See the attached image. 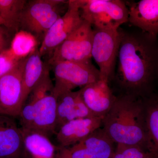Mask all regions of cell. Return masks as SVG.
Here are the masks:
<instances>
[{
  "label": "cell",
  "mask_w": 158,
  "mask_h": 158,
  "mask_svg": "<svg viewBox=\"0 0 158 158\" xmlns=\"http://www.w3.org/2000/svg\"><path fill=\"white\" fill-rule=\"evenodd\" d=\"M116 79L123 94L144 98L149 96L158 70V48L156 37L141 31H119Z\"/></svg>",
  "instance_id": "1"
},
{
  "label": "cell",
  "mask_w": 158,
  "mask_h": 158,
  "mask_svg": "<svg viewBox=\"0 0 158 158\" xmlns=\"http://www.w3.org/2000/svg\"><path fill=\"white\" fill-rule=\"evenodd\" d=\"M102 128L115 144L137 146L147 152L143 98L128 94L116 96L102 118Z\"/></svg>",
  "instance_id": "2"
},
{
  "label": "cell",
  "mask_w": 158,
  "mask_h": 158,
  "mask_svg": "<svg viewBox=\"0 0 158 158\" xmlns=\"http://www.w3.org/2000/svg\"><path fill=\"white\" fill-rule=\"evenodd\" d=\"M53 90L54 84L48 71L30 94L19 116L23 124L30 125L33 123L30 130L48 137L56 132L58 98Z\"/></svg>",
  "instance_id": "3"
},
{
  "label": "cell",
  "mask_w": 158,
  "mask_h": 158,
  "mask_svg": "<svg viewBox=\"0 0 158 158\" xmlns=\"http://www.w3.org/2000/svg\"><path fill=\"white\" fill-rule=\"evenodd\" d=\"M82 19L94 28L118 30L128 22L126 2L121 0H77Z\"/></svg>",
  "instance_id": "4"
},
{
  "label": "cell",
  "mask_w": 158,
  "mask_h": 158,
  "mask_svg": "<svg viewBox=\"0 0 158 158\" xmlns=\"http://www.w3.org/2000/svg\"><path fill=\"white\" fill-rule=\"evenodd\" d=\"M63 0H33L27 2L21 15L19 31H27L37 39L44 37L49 29L61 17Z\"/></svg>",
  "instance_id": "5"
},
{
  "label": "cell",
  "mask_w": 158,
  "mask_h": 158,
  "mask_svg": "<svg viewBox=\"0 0 158 158\" xmlns=\"http://www.w3.org/2000/svg\"><path fill=\"white\" fill-rule=\"evenodd\" d=\"M55 84L54 93L57 98L63 94L81 88L100 79L99 69L91 61H59L52 64Z\"/></svg>",
  "instance_id": "6"
},
{
  "label": "cell",
  "mask_w": 158,
  "mask_h": 158,
  "mask_svg": "<svg viewBox=\"0 0 158 158\" xmlns=\"http://www.w3.org/2000/svg\"><path fill=\"white\" fill-rule=\"evenodd\" d=\"M93 35L92 26L84 20L69 37L55 49L49 59V64L52 65L59 61H90Z\"/></svg>",
  "instance_id": "7"
},
{
  "label": "cell",
  "mask_w": 158,
  "mask_h": 158,
  "mask_svg": "<svg viewBox=\"0 0 158 158\" xmlns=\"http://www.w3.org/2000/svg\"><path fill=\"white\" fill-rule=\"evenodd\" d=\"M93 30L91 56L98 65L100 78L109 82L116 67L120 34L118 30Z\"/></svg>",
  "instance_id": "8"
},
{
  "label": "cell",
  "mask_w": 158,
  "mask_h": 158,
  "mask_svg": "<svg viewBox=\"0 0 158 158\" xmlns=\"http://www.w3.org/2000/svg\"><path fill=\"white\" fill-rule=\"evenodd\" d=\"M115 143L101 127L76 144L57 146V158H113Z\"/></svg>",
  "instance_id": "9"
},
{
  "label": "cell",
  "mask_w": 158,
  "mask_h": 158,
  "mask_svg": "<svg viewBox=\"0 0 158 158\" xmlns=\"http://www.w3.org/2000/svg\"><path fill=\"white\" fill-rule=\"evenodd\" d=\"M84 20L81 17L77 0L68 1L67 10L47 31L38 48L40 56L50 55L67 39Z\"/></svg>",
  "instance_id": "10"
},
{
  "label": "cell",
  "mask_w": 158,
  "mask_h": 158,
  "mask_svg": "<svg viewBox=\"0 0 158 158\" xmlns=\"http://www.w3.org/2000/svg\"><path fill=\"white\" fill-rule=\"evenodd\" d=\"M26 58L0 78V115L19 117L23 106V73Z\"/></svg>",
  "instance_id": "11"
},
{
  "label": "cell",
  "mask_w": 158,
  "mask_h": 158,
  "mask_svg": "<svg viewBox=\"0 0 158 158\" xmlns=\"http://www.w3.org/2000/svg\"><path fill=\"white\" fill-rule=\"evenodd\" d=\"M109 83L100 78L80 90L84 102L93 116L103 118L115 102L116 96Z\"/></svg>",
  "instance_id": "12"
},
{
  "label": "cell",
  "mask_w": 158,
  "mask_h": 158,
  "mask_svg": "<svg viewBox=\"0 0 158 158\" xmlns=\"http://www.w3.org/2000/svg\"><path fill=\"white\" fill-rule=\"evenodd\" d=\"M102 118L89 116L77 118L62 125L55 135L57 146L66 147L76 144L102 127Z\"/></svg>",
  "instance_id": "13"
},
{
  "label": "cell",
  "mask_w": 158,
  "mask_h": 158,
  "mask_svg": "<svg viewBox=\"0 0 158 158\" xmlns=\"http://www.w3.org/2000/svg\"><path fill=\"white\" fill-rule=\"evenodd\" d=\"M128 22L141 31L156 37L158 34V0L125 2Z\"/></svg>",
  "instance_id": "14"
},
{
  "label": "cell",
  "mask_w": 158,
  "mask_h": 158,
  "mask_svg": "<svg viewBox=\"0 0 158 158\" xmlns=\"http://www.w3.org/2000/svg\"><path fill=\"white\" fill-rule=\"evenodd\" d=\"M23 131L15 118L0 115V158H23Z\"/></svg>",
  "instance_id": "15"
},
{
  "label": "cell",
  "mask_w": 158,
  "mask_h": 158,
  "mask_svg": "<svg viewBox=\"0 0 158 158\" xmlns=\"http://www.w3.org/2000/svg\"><path fill=\"white\" fill-rule=\"evenodd\" d=\"M91 116H93L84 102L80 90L63 94L57 100L56 132L68 122Z\"/></svg>",
  "instance_id": "16"
},
{
  "label": "cell",
  "mask_w": 158,
  "mask_h": 158,
  "mask_svg": "<svg viewBox=\"0 0 158 158\" xmlns=\"http://www.w3.org/2000/svg\"><path fill=\"white\" fill-rule=\"evenodd\" d=\"M22 130L24 146L23 158H57V146L49 137L34 130Z\"/></svg>",
  "instance_id": "17"
},
{
  "label": "cell",
  "mask_w": 158,
  "mask_h": 158,
  "mask_svg": "<svg viewBox=\"0 0 158 158\" xmlns=\"http://www.w3.org/2000/svg\"><path fill=\"white\" fill-rule=\"evenodd\" d=\"M37 48L26 58L23 73V106L33 89L49 71Z\"/></svg>",
  "instance_id": "18"
},
{
  "label": "cell",
  "mask_w": 158,
  "mask_h": 158,
  "mask_svg": "<svg viewBox=\"0 0 158 158\" xmlns=\"http://www.w3.org/2000/svg\"><path fill=\"white\" fill-rule=\"evenodd\" d=\"M147 136L148 152L152 158H158V97L143 98Z\"/></svg>",
  "instance_id": "19"
},
{
  "label": "cell",
  "mask_w": 158,
  "mask_h": 158,
  "mask_svg": "<svg viewBox=\"0 0 158 158\" xmlns=\"http://www.w3.org/2000/svg\"><path fill=\"white\" fill-rule=\"evenodd\" d=\"M26 0H0V17L3 26L15 34L19 31L21 15Z\"/></svg>",
  "instance_id": "20"
},
{
  "label": "cell",
  "mask_w": 158,
  "mask_h": 158,
  "mask_svg": "<svg viewBox=\"0 0 158 158\" xmlns=\"http://www.w3.org/2000/svg\"><path fill=\"white\" fill-rule=\"evenodd\" d=\"M37 45L38 39L35 36L27 31L20 30L15 34L9 49L16 59L20 60L39 48Z\"/></svg>",
  "instance_id": "21"
},
{
  "label": "cell",
  "mask_w": 158,
  "mask_h": 158,
  "mask_svg": "<svg viewBox=\"0 0 158 158\" xmlns=\"http://www.w3.org/2000/svg\"><path fill=\"white\" fill-rule=\"evenodd\" d=\"M113 158H152L149 153L141 148L116 144Z\"/></svg>",
  "instance_id": "22"
},
{
  "label": "cell",
  "mask_w": 158,
  "mask_h": 158,
  "mask_svg": "<svg viewBox=\"0 0 158 158\" xmlns=\"http://www.w3.org/2000/svg\"><path fill=\"white\" fill-rule=\"evenodd\" d=\"M20 60L12 55L9 48L0 53V78L12 70Z\"/></svg>",
  "instance_id": "23"
},
{
  "label": "cell",
  "mask_w": 158,
  "mask_h": 158,
  "mask_svg": "<svg viewBox=\"0 0 158 158\" xmlns=\"http://www.w3.org/2000/svg\"><path fill=\"white\" fill-rule=\"evenodd\" d=\"M14 35L4 26L0 27V53L10 48Z\"/></svg>",
  "instance_id": "24"
},
{
  "label": "cell",
  "mask_w": 158,
  "mask_h": 158,
  "mask_svg": "<svg viewBox=\"0 0 158 158\" xmlns=\"http://www.w3.org/2000/svg\"><path fill=\"white\" fill-rule=\"evenodd\" d=\"M2 26H3V21L2 19H1V18L0 17V27Z\"/></svg>",
  "instance_id": "25"
}]
</instances>
